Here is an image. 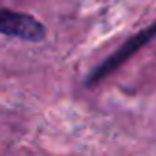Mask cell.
<instances>
[{
    "label": "cell",
    "instance_id": "7a4b0ae2",
    "mask_svg": "<svg viewBox=\"0 0 156 156\" xmlns=\"http://www.w3.org/2000/svg\"><path fill=\"white\" fill-rule=\"evenodd\" d=\"M0 35L26 42H41L46 39V28L30 13L0 8Z\"/></svg>",
    "mask_w": 156,
    "mask_h": 156
},
{
    "label": "cell",
    "instance_id": "6da1fadb",
    "mask_svg": "<svg viewBox=\"0 0 156 156\" xmlns=\"http://www.w3.org/2000/svg\"><path fill=\"white\" fill-rule=\"evenodd\" d=\"M156 39V20L152 22V24H149L147 28H143V30H140L138 33H134L129 41H125L114 53H110L99 66H96L92 72H90V75L87 77V81H85V85L87 87H94V85H98V83H101L105 77H108L112 72H116L119 66H123L130 57H134L140 50H143L151 41H154Z\"/></svg>",
    "mask_w": 156,
    "mask_h": 156
}]
</instances>
